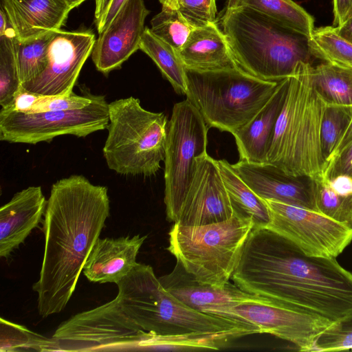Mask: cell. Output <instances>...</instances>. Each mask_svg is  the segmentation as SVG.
I'll return each instance as SVG.
<instances>
[{
  "instance_id": "cell-1",
  "label": "cell",
  "mask_w": 352,
  "mask_h": 352,
  "mask_svg": "<svg viewBox=\"0 0 352 352\" xmlns=\"http://www.w3.org/2000/svg\"><path fill=\"white\" fill-rule=\"evenodd\" d=\"M231 279L241 290L335 321L352 313V273L310 256L268 227H254Z\"/></svg>"
},
{
  "instance_id": "cell-2",
  "label": "cell",
  "mask_w": 352,
  "mask_h": 352,
  "mask_svg": "<svg viewBox=\"0 0 352 352\" xmlns=\"http://www.w3.org/2000/svg\"><path fill=\"white\" fill-rule=\"evenodd\" d=\"M109 214L106 186L95 185L81 175L60 179L52 186L43 224L42 265L32 287L41 317L65 308Z\"/></svg>"
},
{
  "instance_id": "cell-3",
  "label": "cell",
  "mask_w": 352,
  "mask_h": 352,
  "mask_svg": "<svg viewBox=\"0 0 352 352\" xmlns=\"http://www.w3.org/2000/svg\"><path fill=\"white\" fill-rule=\"evenodd\" d=\"M123 310L144 331L155 335L210 334L235 339L260 329L246 321L197 311L166 291L148 265L138 263L116 283Z\"/></svg>"
},
{
  "instance_id": "cell-4",
  "label": "cell",
  "mask_w": 352,
  "mask_h": 352,
  "mask_svg": "<svg viewBox=\"0 0 352 352\" xmlns=\"http://www.w3.org/2000/svg\"><path fill=\"white\" fill-rule=\"evenodd\" d=\"M312 65L299 62L288 77L265 162L294 176L315 178L327 165L320 142L326 102L312 81Z\"/></svg>"
},
{
  "instance_id": "cell-5",
  "label": "cell",
  "mask_w": 352,
  "mask_h": 352,
  "mask_svg": "<svg viewBox=\"0 0 352 352\" xmlns=\"http://www.w3.org/2000/svg\"><path fill=\"white\" fill-rule=\"evenodd\" d=\"M216 22L238 66L258 78L282 80L314 58L305 36L250 7L224 8Z\"/></svg>"
},
{
  "instance_id": "cell-6",
  "label": "cell",
  "mask_w": 352,
  "mask_h": 352,
  "mask_svg": "<svg viewBox=\"0 0 352 352\" xmlns=\"http://www.w3.org/2000/svg\"><path fill=\"white\" fill-rule=\"evenodd\" d=\"M188 99L208 127L232 133L267 102L279 81L258 78L239 67L212 71L186 69Z\"/></svg>"
},
{
  "instance_id": "cell-7",
  "label": "cell",
  "mask_w": 352,
  "mask_h": 352,
  "mask_svg": "<svg viewBox=\"0 0 352 352\" xmlns=\"http://www.w3.org/2000/svg\"><path fill=\"white\" fill-rule=\"evenodd\" d=\"M168 121L130 96L109 103L108 134L102 153L109 168L122 175H155L164 160Z\"/></svg>"
},
{
  "instance_id": "cell-8",
  "label": "cell",
  "mask_w": 352,
  "mask_h": 352,
  "mask_svg": "<svg viewBox=\"0 0 352 352\" xmlns=\"http://www.w3.org/2000/svg\"><path fill=\"white\" fill-rule=\"evenodd\" d=\"M254 227L250 218L239 214L201 226L174 223L167 250L198 282L221 287L230 283Z\"/></svg>"
},
{
  "instance_id": "cell-9",
  "label": "cell",
  "mask_w": 352,
  "mask_h": 352,
  "mask_svg": "<svg viewBox=\"0 0 352 352\" xmlns=\"http://www.w3.org/2000/svg\"><path fill=\"white\" fill-rule=\"evenodd\" d=\"M208 127L186 99L174 104L168 123L164 157V204L173 222L192 179L196 158L207 153Z\"/></svg>"
},
{
  "instance_id": "cell-10",
  "label": "cell",
  "mask_w": 352,
  "mask_h": 352,
  "mask_svg": "<svg viewBox=\"0 0 352 352\" xmlns=\"http://www.w3.org/2000/svg\"><path fill=\"white\" fill-rule=\"evenodd\" d=\"M148 333L123 310L118 298L74 315L51 337L56 351L143 349Z\"/></svg>"
},
{
  "instance_id": "cell-11",
  "label": "cell",
  "mask_w": 352,
  "mask_h": 352,
  "mask_svg": "<svg viewBox=\"0 0 352 352\" xmlns=\"http://www.w3.org/2000/svg\"><path fill=\"white\" fill-rule=\"evenodd\" d=\"M108 124L109 103L104 96L93 94L91 102L80 109L23 113L1 108L0 140L36 144L64 135L86 137Z\"/></svg>"
},
{
  "instance_id": "cell-12",
  "label": "cell",
  "mask_w": 352,
  "mask_h": 352,
  "mask_svg": "<svg viewBox=\"0 0 352 352\" xmlns=\"http://www.w3.org/2000/svg\"><path fill=\"white\" fill-rule=\"evenodd\" d=\"M270 214L268 228L310 256L333 258L352 242V228L314 210L265 200Z\"/></svg>"
},
{
  "instance_id": "cell-13",
  "label": "cell",
  "mask_w": 352,
  "mask_h": 352,
  "mask_svg": "<svg viewBox=\"0 0 352 352\" xmlns=\"http://www.w3.org/2000/svg\"><path fill=\"white\" fill-rule=\"evenodd\" d=\"M95 42L91 31H56L48 47L46 68L22 87L43 96L71 95Z\"/></svg>"
},
{
  "instance_id": "cell-14",
  "label": "cell",
  "mask_w": 352,
  "mask_h": 352,
  "mask_svg": "<svg viewBox=\"0 0 352 352\" xmlns=\"http://www.w3.org/2000/svg\"><path fill=\"white\" fill-rule=\"evenodd\" d=\"M234 318L258 327L266 333L294 344L301 351H313L318 336L332 321L273 300L236 306Z\"/></svg>"
},
{
  "instance_id": "cell-15",
  "label": "cell",
  "mask_w": 352,
  "mask_h": 352,
  "mask_svg": "<svg viewBox=\"0 0 352 352\" xmlns=\"http://www.w3.org/2000/svg\"><path fill=\"white\" fill-rule=\"evenodd\" d=\"M235 214L217 160L208 153L197 157L192 179L173 222L201 226L225 221Z\"/></svg>"
},
{
  "instance_id": "cell-16",
  "label": "cell",
  "mask_w": 352,
  "mask_h": 352,
  "mask_svg": "<svg viewBox=\"0 0 352 352\" xmlns=\"http://www.w3.org/2000/svg\"><path fill=\"white\" fill-rule=\"evenodd\" d=\"M149 12L144 0H127L109 25L99 33L91 55L100 72L107 75L120 68L140 50L145 19Z\"/></svg>"
},
{
  "instance_id": "cell-17",
  "label": "cell",
  "mask_w": 352,
  "mask_h": 352,
  "mask_svg": "<svg viewBox=\"0 0 352 352\" xmlns=\"http://www.w3.org/2000/svg\"><path fill=\"white\" fill-rule=\"evenodd\" d=\"M159 280L166 291L191 309L235 320H239L232 314L236 306L271 300L245 292L230 282L221 287L202 284L178 261L169 274L159 277Z\"/></svg>"
},
{
  "instance_id": "cell-18",
  "label": "cell",
  "mask_w": 352,
  "mask_h": 352,
  "mask_svg": "<svg viewBox=\"0 0 352 352\" xmlns=\"http://www.w3.org/2000/svg\"><path fill=\"white\" fill-rule=\"evenodd\" d=\"M232 165L240 177L263 199L316 211L313 178L288 175L267 163L239 160Z\"/></svg>"
},
{
  "instance_id": "cell-19",
  "label": "cell",
  "mask_w": 352,
  "mask_h": 352,
  "mask_svg": "<svg viewBox=\"0 0 352 352\" xmlns=\"http://www.w3.org/2000/svg\"><path fill=\"white\" fill-rule=\"evenodd\" d=\"M47 201L41 186H31L14 195L0 208V256L8 259L24 243L44 215Z\"/></svg>"
},
{
  "instance_id": "cell-20",
  "label": "cell",
  "mask_w": 352,
  "mask_h": 352,
  "mask_svg": "<svg viewBox=\"0 0 352 352\" xmlns=\"http://www.w3.org/2000/svg\"><path fill=\"white\" fill-rule=\"evenodd\" d=\"M146 236L98 239L83 266L82 272L92 283H117L138 264L139 250Z\"/></svg>"
},
{
  "instance_id": "cell-21",
  "label": "cell",
  "mask_w": 352,
  "mask_h": 352,
  "mask_svg": "<svg viewBox=\"0 0 352 352\" xmlns=\"http://www.w3.org/2000/svg\"><path fill=\"white\" fill-rule=\"evenodd\" d=\"M1 5L19 40L60 30L72 10L65 0H3Z\"/></svg>"
},
{
  "instance_id": "cell-22",
  "label": "cell",
  "mask_w": 352,
  "mask_h": 352,
  "mask_svg": "<svg viewBox=\"0 0 352 352\" xmlns=\"http://www.w3.org/2000/svg\"><path fill=\"white\" fill-rule=\"evenodd\" d=\"M287 85L288 77L280 80L272 97L254 118L232 133L235 139L239 160L256 164L265 162Z\"/></svg>"
},
{
  "instance_id": "cell-23",
  "label": "cell",
  "mask_w": 352,
  "mask_h": 352,
  "mask_svg": "<svg viewBox=\"0 0 352 352\" xmlns=\"http://www.w3.org/2000/svg\"><path fill=\"white\" fill-rule=\"evenodd\" d=\"M177 52L188 69L212 71L239 67L216 21L195 28Z\"/></svg>"
},
{
  "instance_id": "cell-24",
  "label": "cell",
  "mask_w": 352,
  "mask_h": 352,
  "mask_svg": "<svg viewBox=\"0 0 352 352\" xmlns=\"http://www.w3.org/2000/svg\"><path fill=\"white\" fill-rule=\"evenodd\" d=\"M217 162L235 214L250 218L254 227L268 226L271 219L265 200L250 188L228 161Z\"/></svg>"
},
{
  "instance_id": "cell-25",
  "label": "cell",
  "mask_w": 352,
  "mask_h": 352,
  "mask_svg": "<svg viewBox=\"0 0 352 352\" xmlns=\"http://www.w3.org/2000/svg\"><path fill=\"white\" fill-rule=\"evenodd\" d=\"M242 6L269 16L307 38L315 29L313 16L294 0H227L225 8Z\"/></svg>"
},
{
  "instance_id": "cell-26",
  "label": "cell",
  "mask_w": 352,
  "mask_h": 352,
  "mask_svg": "<svg viewBox=\"0 0 352 352\" xmlns=\"http://www.w3.org/2000/svg\"><path fill=\"white\" fill-rule=\"evenodd\" d=\"M140 50L153 60L175 92L186 95V68L178 52L173 46L157 37L150 28H146L140 41Z\"/></svg>"
},
{
  "instance_id": "cell-27",
  "label": "cell",
  "mask_w": 352,
  "mask_h": 352,
  "mask_svg": "<svg viewBox=\"0 0 352 352\" xmlns=\"http://www.w3.org/2000/svg\"><path fill=\"white\" fill-rule=\"evenodd\" d=\"M312 81L327 104L352 105V69L323 62L313 67Z\"/></svg>"
},
{
  "instance_id": "cell-28",
  "label": "cell",
  "mask_w": 352,
  "mask_h": 352,
  "mask_svg": "<svg viewBox=\"0 0 352 352\" xmlns=\"http://www.w3.org/2000/svg\"><path fill=\"white\" fill-rule=\"evenodd\" d=\"M307 43L314 58L352 69V43L341 36L336 27L315 28Z\"/></svg>"
},
{
  "instance_id": "cell-29",
  "label": "cell",
  "mask_w": 352,
  "mask_h": 352,
  "mask_svg": "<svg viewBox=\"0 0 352 352\" xmlns=\"http://www.w3.org/2000/svg\"><path fill=\"white\" fill-rule=\"evenodd\" d=\"M55 32L25 40L14 38L15 56L22 85L36 78L46 68L48 47Z\"/></svg>"
},
{
  "instance_id": "cell-30",
  "label": "cell",
  "mask_w": 352,
  "mask_h": 352,
  "mask_svg": "<svg viewBox=\"0 0 352 352\" xmlns=\"http://www.w3.org/2000/svg\"><path fill=\"white\" fill-rule=\"evenodd\" d=\"M313 179L316 211L352 228V192L336 191L323 175Z\"/></svg>"
},
{
  "instance_id": "cell-31",
  "label": "cell",
  "mask_w": 352,
  "mask_h": 352,
  "mask_svg": "<svg viewBox=\"0 0 352 352\" xmlns=\"http://www.w3.org/2000/svg\"><path fill=\"white\" fill-rule=\"evenodd\" d=\"M56 351L52 338H47L3 318H0V351Z\"/></svg>"
},
{
  "instance_id": "cell-32",
  "label": "cell",
  "mask_w": 352,
  "mask_h": 352,
  "mask_svg": "<svg viewBox=\"0 0 352 352\" xmlns=\"http://www.w3.org/2000/svg\"><path fill=\"white\" fill-rule=\"evenodd\" d=\"M14 31L11 27L0 36V104L9 107L21 89L16 60L14 41Z\"/></svg>"
},
{
  "instance_id": "cell-33",
  "label": "cell",
  "mask_w": 352,
  "mask_h": 352,
  "mask_svg": "<svg viewBox=\"0 0 352 352\" xmlns=\"http://www.w3.org/2000/svg\"><path fill=\"white\" fill-rule=\"evenodd\" d=\"M352 120V105L327 104L324 110L320 142L327 164Z\"/></svg>"
},
{
  "instance_id": "cell-34",
  "label": "cell",
  "mask_w": 352,
  "mask_h": 352,
  "mask_svg": "<svg viewBox=\"0 0 352 352\" xmlns=\"http://www.w3.org/2000/svg\"><path fill=\"white\" fill-rule=\"evenodd\" d=\"M152 32L178 51L192 31V25L177 10L162 8L151 21Z\"/></svg>"
},
{
  "instance_id": "cell-35",
  "label": "cell",
  "mask_w": 352,
  "mask_h": 352,
  "mask_svg": "<svg viewBox=\"0 0 352 352\" xmlns=\"http://www.w3.org/2000/svg\"><path fill=\"white\" fill-rule=\"evenodd\" d=\"M352 349V313L331 323L318 336L313 351Z\"/></svg>"
},
{
  "instance_id": "cell-36",
  "label": "cell",
  "mask_w": 352,
  "mask_h": 352,
  "mask_svg": "<svg viewBox=\"0 0 352 352\" xmlns=\"http://www.w3.org/2000/svg\"><path fill=\"white\" fill-rule=\"evenodd\" d=\"M177 10L195 28L217 19L215 0H178Z\"/></svg>"
},
{
  "instance_id": "cell-37",
  "label": "cell",
  "mask_w": 352,
  "mask_h": 352,
  "mask_svg": "<svg viewBox=\"0 0 352 352\" xmlns=\"http://www.w3.org/2000/svg\"><path fill=\"white\" fill-rule=\"evenodd\" d=\"M92 99L93 94L78 96L73 93L69 96L43 95L30 113L80 109L89 105Z\"/></svg>"
},
{
  "instance_id": "cell-38",
  "label": "cell",
  "mask_w": 352,
  "mask_h": 352,
  "mask_svg": "<svg viewBox=\"0 0 352 352\" xmlns=\"http://www.w3.org/2000/svg\"><path fill=\"white\" fill-rule=\"evenodd\" d=\"M339 175L352 178V140L331 156L323 171L328 180Z\"/></svg>"
},
{
  "instance_id": "cell-39",
  "label": "cell",
  "mask_w": 352,
  "mask_h": 352,
  "mask_svg": "<svg viewBox=\"0 0 352 352\" xmlns=\"http://www.w3.org/2000/svg\"><path fill=\"white\" fill-rule=\"evenodd\" d=\"M43 95L28 91L23 87L16 94L13 102L7 107L13 111L30 113Z\"/></svg>"
},
{
  "instance_id": "cell-40",
  "label": "cell",
  "mask_w": 352,
  "mask_h": 352,
  "mask_svg": "<svg viewBox=\"0 0 352 352\" xmlns=\"http://www.w3.org/2000/svg\"><path fill=\"white\" fill-rule=\"evenodd\" d=\"M333 26L340 27L352 17V0H333Z\"/></svg>"
},
{
  "instance_id": "cell-41",
  "label": "cell",
  "mask_w": 352,
  "mask_h": 352,
  "mask_svg": "<svg viewBox=\"0 0 352 352\" xmlns=\"http://www.w3.org/2000/svg\"><path fill=\"white\" fill-rule=\"evenodd\" d=\"M327 180L328 181L331 187L338 192H352V178L349 176L339 175L331 180Z\"/></svg>"
},
{
  "instance_id": "cell-42",
  "label": "cell",
  "mask_w": 352,
  "mask_h": 352,
  "mask_svg": "<svg viewBox=\"0 0 352 352\" xmlns=\"http://www.w3.org/2000/svg\"><path fill=\"white\" fill-rule=\"evenodd\" d=\"M126 1L127 0H112L109 9L103 19L100 29L98 32V34L109 25L117 12Z\"/></svg>"
},
{
  "instance_id": "cell-43",
  "label": "cell",
  "mask_w": 352,
  "mask_h": 352,
  "mask_svg": "<svg viewBox=\"0 0 352 352\" xmlns=\"http://www.w3.org/2000/svg\"><path fill=\"white\" fill-rule=\"evenodd\" d=\"M95 23L98 32L100 30L103 19L109 9L112 0H95Z\"/></svg>"
},
{
  "instance_id": "cell-44",
  "label": "cell",
  "mask_w": 352,
  "mask_h": 352,
  "mask_svg": "<svg viewBox=\"0 0 352 352\" xmlns=\"http://www.w3.org/2000/svg\"><path fill=\"white\" fill-rule=\"evenodd\" d=\"M339 34L352 43V17L340 27H336Z\"/></svg>"
},
{
  "instance_id": "cell-45",
  "label": "cell",
  "mask_w": 352,
  "mask_h": 352,
  "mask_svg": "<svg viewBox=\"0 0 352 352\" xmlns=\"http://www.w3.org/2000/svg\"><path fill=\"white\" fill-rule=\"evenodd\" d=\"M10 27L11 25L9 22L8 16L1 5L0 10V36H3Z\"/></svg>"
},
{
  "instance_id": "cell-46",
  "label": "cell",
  "mask_w": 352,
  "mask_h": 352,
  "mask_svg": "<svg viewBox=\"0 0 352 352\" xmlns=\"http://www.w3.org/2000/svg\"><path fill=\"white\" fill-rule=\"evenodd\" d=\"M351 140H352V120L349 126L348 127L347 130L346 131L344 135H343L342 138L341 139L340 143L338 144L337 148H336L334 153L338 152L340 149H341L344 146H345Z\"/></svg>"
},
{
  "instance_id": "cell-47",
  "label": "cell",
  "mask_w": 352,
  "mask_h": 352,
  "mask_svg": "<svg viewBox=\"0 0 352 352\" xmlns=\"http://www.w3.org/2000/svg\"><path fill=\"white\" fill-rule=\"evenodd\" d=\"M161 4L162 5V8L177 10L178 7V0H159Z\"/></svg>"
},
{
  "instance_id": "cell-48",
  "label": "cell",
  "mask_w": 352,
  "mask_h": 352,
  "mask_svg": "<svg viewBox=\"0 0 352 352\" xmlns=\"http://www.w3.org/2000/svg\"><path fill=\"white\" fill-rule=\"evenodd\" d=\"M69 6L73 9L80 6L82 2L86 0H65Z\"/></svg>"
}]
</instances>
